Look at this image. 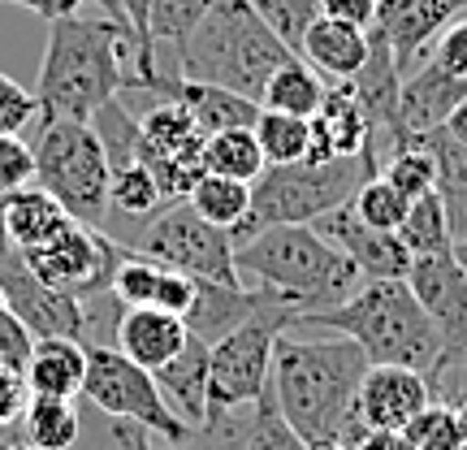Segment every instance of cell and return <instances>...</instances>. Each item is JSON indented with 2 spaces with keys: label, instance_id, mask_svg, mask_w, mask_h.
I'll use <instances>...</instances> for the list:
<instances>
[{
  "label": "cell",
  "instance_id": "57",
  "mask_svg": "<svg viewBox=\"0 0 467 450\" xmlns=\"http://www.w3.org/2000/svg\"><path fill=\"white\" fill-rule=\"evenodd\" d=\"M0 5H5V0H0Z\"/></svg>",
  "mask_w": 467,
  "mask_h": 450
},
{
  "label": "cell",
  "instance_id": "17",
  "mask_svg": "<svg viewBox=\"0 0 467 450\" xmlns=\"http://www.w3.org/2000/svg\"><path fill=\"white\" fill-rule=\"evenodd\" d=\"M143 91H151L156 100L182 104L186 113H191V121H195L203 134L255 126V117H260V104L247 100V96H238V91H230V87L195 83V78H182V74H156Z\"/></svg>",
  "mask_w": 467,
  "mask_h": 450
},
{
  "label": "cell",
  "instance_id": "2",
  "mask_svg": "<svg viewBox=\"0 0 467 450\" xmlns=\"http://www.w3.org/2000/svg\"><path fill=\"white\" fill-rule=\"evenodd\" d=\"M134 35L121 17H52L35 78L39 121H91L130 91Z\"/></svg>",
  "mask_w": 467,
  "mask_h": 450
},
{
  "label": "cell",
  "instance_id": "44",
  "mask_svg": "<svg viewBox=\"0 0 467 450\" xmlns=\"http://www.w3.org/2000/svg\"><path fill=\"white\" fill-rule=\"evenodd\" d=\"M35 342L39 338L22 325V320L5 308L0 312V368H14V372H22L26 368V360H31V351H35Z\"/></svg>",
  "mask_w": 467,
  "mask_h": 450
},
{
  "label": "cell",
  "instance_id": "14",
  "mask_svg": "<svg viewBox=\"0 0 467 450\" xmlns=\"http://www.w3.org/2000/svg\"><path fill=\"white\" fill-rule=\"evenodd\" d=\"M459 17H467V0H377V22L368 31L389 44L399 74H411L429 57L437 35Z\"/></svg>",
  "mask_w": 467,
  "mask_h": 450
},
{
  "label": "cell",
  "instance_id": "23",
  "mask_svg": "<svg viewBox=\"0 0 467 450\" xmlns=\"http://www.w3.org/2000/svg\"><path fill=\"white\" fill-rule=\"evenodd\" d=\"M299 57L317 69V74H329L337 83H347V78H355L368 61V31L320 14L317 22L307 26V35H303Z\"/></svg>",
  "mask_w": 467,
  "mask_h": 450
},
{
  "label": "cell",
  "instance_id": "48",
  "mask_svg": "<svg viewBox=\"0 0 467 450\" xmlns=\"http://www.w3.org/2000/svg\"><path fill=\"white\" fill-rule=\"evenodd\" d=\"M325 17L350 22V26H372L377 22V0H325Z\"/></svg>",
  "mask_w": 467,
  "mask_h": 450
},
{
  "label": "cell",
  "instance_id": "43",
  "mask_svg": "<svg viewBox=\"0 0 467 450\" xmlns=\"http://www.w3.org/2000/svg\"><path fill=\"white\" fill-rule=\"evenodd\" d=\"M429 61H433V66H441L446 74H454V78H463V83H467V17L451 22L446 31L437 35V44L429 48Z\"/></svg>",
  "mask_w": 467,
  "mask_h": 450
},
{
  "label": "cell",
  "instance_id": "24",
  "mask_svg": "<svg viewBox=\"0 0 467 450\" xmlns=\"http://www.w3.org/2000/svg\"><path fill=\"white\" fill-rule=\"evenodd\" d=\"M22 377L31 385V394H52V399L83 394L87 342H78V338H39L26 368H22Z\"/></svg>",
  "mask_w": 467,
  "mask_h": 450
},
{
  "label": "cell",
  "instance_id": "19",
  "mask_svg": "<svg viewBox=\"0 0 467 450\" xmlns=\"http://www.w3.org/2000/svg\"><path fill=\"white\" fill-rule=\"evenodd\" d=\"M467 83L446 74L441 66H433L429 57L420 61L411 74H402V91H399V121H402V143L411 134L437 131L446 126V117L463 104Z\"/></svg>",
  "mask_w": 467,
  "mask_h": 450
},
{
  "label": "cell",
  "instance_id": "11",
  "mask_svg": "<svg viewBox=\"0 0 467 450\" xmlns=\"http://www.w3.org/2000/svg\"><path fill=\"white\" fill-rule=\"evenodd\" d=\"M121 256H126V247L117 243L113 234L91 230L83 221H69L61 234H52L48 243L22 251V260L31 265L35 277H44L48 286L66 290L74 299L109 295Z\"/></svg>",
  "mask_w": 467,
  "mask_h": 450
},
{
  "label": "cell",
  "instance_id": "47",
  "mask_svg": "<svg viewBox=\"0 0 467 450\" xmlns=\"http://www.w3.org/2000/svg\"><path fill=\"white\" fill-rule=\"evenodd\" d=\"M9 5H22V9L39 14L44 22H52V17L78 14V5H83V0H9ZM96 5H104V9H109V17H121V5H117V0H96ZM121 22H126V17H121Z\"/></svg>",
  "mask_w": 467,
  "mask_h": 450
},
{
  "label": "cell",
  "instance_id": "25",
  "mask_svg": "<svg viewBox=\"0 0 467 450\" xmlns=\"http://www.w3.org/2000/svg\"><path fill=\"white\" fill-rule=\"evenodd\" d=\"M69 221L74 217H69L66 208L35 183L14 191V195H5V230H9L17 251H31L39 243H48L52 234H61Z\"/></svg>",
  "mask_w": 467,
  "mask_h": 450
},
{
  "label": "cell",
  "instance_id": "33",
  "mask_svg": "<svg viewBox=\"0 0 467 450\" xmlns=\"http://www.w3.org/2000/svg\"><path fill=\"white\" fill-rule=\"evenodd\" d=\"M255 139L265 152L268 165H299L307 161V143H312V117H290V113H273L260 109L255 117Z\"/></svg>",
  "mask_w": 467,
  "mask_h": 450
},
{
  "label": "cell",
  "instance_id": "31",
  "mask_svg": "<svg viewBox=\"0 0 467 450\" xmlns=\"http://www.w3.org/2000/svg\"><path fill=\"white\" fill-rule=\"evenodd\" d=\"M251 407H255V403H251ZM251 407L213 412L203 424L186 429L182 437H151V450H247Z\"/></svg>",
  "mask_w": 467,
  "mask_h": 450
},
{
  "label": "cell",
  "instance_id": "54",
  "mask_svg": "<svg viewBox=\"0 0 467 450\" xmlns=\"http://www.w3.org/2000/svg\"><path fill=\"white\" fill-rule=\"evenodd\" d=\"M312 450H350V446H342V442H329V446H312Z\"/></svg>",
  "mask_w": 467,
  "mask_h": 450
},
{
  "label": "cell",
  "instance_id": "28",
  "mask_svg": "<svg viewBox=\"0 0 467 450\" xmlns=\"http://www.w3.org/2000/svg\"><path fill=\"white\" fill-rule=\"evenodd\" d=\"M22 437L39 450H74L83 437V420L74 412L69 399H52V394H31L26 416H22Z\"/></svg>",
  "mask_w": 467,
  "mask_h": 450
},
{
  "label": "cell",
  "instance_id": "22",
  "mask_svg": "<svg viewBox=\"0 0 467 450\" xmlns=\"http://www.w3.org/2000/svg\"><path fill=\"white\" fill-rule=\"evenodd\" d=\"M208 364H213V347L203 342V338H186V347L161 364L151 377L161 385V394L165 403L173 407V416L182 420V424H203L208 420Z\"/></svg>",
  "mask_w": 467,
  "mask_h": 450
},
{
  "label": "cell",
  "instance_id": "46",
  "mask_svg": "<svg viewBox=\"0 0 467 450\" xmlns=\"http://www.w3.org/2000/svg\"><path fill=\"white\" fill-rule=\"evenodd\" d=\"M91 450H151V434L143 424H134V420L109 416V424L91 437Z\"/></svg>",
  "mask_w": 467,
  "mask_h": 450
},
{
  "label": "cell",
  "instance_id": "51",
  "mask_svg": "<svg viewBox=\"0 0 467 450\" xmlns=\"http://www.w3.org/2000/svg\"><path fill=\"white\" fill-rule=\"evenodd\" d=\"M451 407H454V416H459V429H463V442H467V390H459V394H454Z\"/></svg>",
  "mask_w": 467,
  "mask_h": 450
},
{
  "label": "cell",
  "instance_id": "13",
  "mask_svg": "<svg viewBox=\"0 0 467 450\" xmlns=\"http://www.w3.org/2000/svg\"><path fill=\"white\" fill-rule=\"evenodd\" d=\"M0 295L35 338H78L83 342L87 325H91V317L83 312V299L35 277L17 247L0 251Z\"/></svg>",
  "mask_w": 467,
  "mask_h": 450
},
{
  "label": "cell",
  "instance_id": "15",
  "mask_svg": "<svg viewBox=\"0 0 467 450\" xmlns=\"http://www.w3.org/2000/svg\"><path fill=\"white\" fill-rule=\"evenodd\" d=\"M312 225L364 273V282H399V277L411 273V260H416V256L407 251L399 230H372V225H364V221L355 217L350 204L317 217Z\"/></svg>",
  "mask_w": 467,
  "mask_h": 450
},
{
  "label": "cell",
  "instance_id": "29",
  "mask_svg": "<svg viewBox=\"0 0 467 450\" xmlns=\"http://www.w3.org/2000/svg\"><path fill=\"white\" fill-rule=\"evenodd\" d=\"M265 152H260V139L251 126H238V131H221L208 134L203 143V169L208 173H225V178H238V183H255L265 173Z\"/></svg>",
  "mask_w": 467,
  "mask_h": 450
},
{
  "label": "cell",
  "instance_id": "6",
  "mask_svg": "<svg viewBox=\"0 0 467 450\" xmlns=\"http://www.w3.org/2000/svg\"><path fill=\"white\" fill-rule=\"evenodd\" d=\"M381 173L377 161L359 152V156H337L329 165H265V173L251 183V208L247 217L230 230L234 247L255 238L260 230L273 225H312L317 217L334 213L359 191L364 178Z\"/></svg>",
  "mask_w": 467,
  "mask_h": 450
},
{
  "label": "cell",
  "instance_id": "41",
  "mask_svg": "<svg viewBox=\"0 0 467 450\" xmlns=\"http://www.w3.org/2000/svg\"><path fill=\"white\" fill-rule=\"evenodd\" d=\"M35 183V152L17 134H0V200Z\"/></svg>",
  "mask_w": 467,
  "mask_h": 450
},
{
  "label": "cell",
  "instance_id": "26",
  "mask_svg": "<svg viewBox=\"0 0 467 450\" xmlns=\"http://www.w3.org/2000/svg\"><path fill=\"white\" fill-rule=\"evenodd\" d=\"M416 143L433 152L437 161V195L446 200L454 217V238L463 234V208H467V143H459L446 126H437V131H424V134H411ZM407 139V143H411Z\"/></svg>",
  "mask_w": 467,
  "mask_h": 450
},
{
  "label": "cell",
  "instance_id": "50",
  "mask_svg": "<svg viewBox=\"0 0 467 450\" xmlns=\"http://www.w3.org/2000/svg\"><path fill=\"white\" fill-rule=\"evenodd\" d=\"M446 131H451L459 143H467V96H463V104H459V109L446 117Z\"/></svg>",
  "mask_w": 467,
  "mask_h": 450
},
{
  "label": "cell",
  "instance_id": "12",
  "mask_svg": "<svg viewBox=\"0 0 467 450\" xmlns=\"http://www.w3.org/2000/svg\"><path fill=\"white\" fill-rule=\"evenodd\" d=\"M407 286L441 334V377L451 368H467V273L459 268L454 251L416 256Z\"/></svg>",
  "mask_w": 467,
  "mask_h": 450
},
{
  "label": "cell",
  "instance_id": "34",
  "mask_svg": "<svg viewBox=\"0 0 467 450\" xmlns=\"http://www.w3.org/2000/svg\"><path fill=\"white\" fill-rule=\"evenodd\" d=\"M161 204H165V195H161V186H156V178H151V169L143 161L113 169V178H109V217L121 213V217L148 221Z\"/></svg>",
  "mask_w": 467,
  "mask_h": 450
},
{
  "label": "cell",
  "instance_id": "10",
  "mask_svg": "<svg viewBox=\"0 0 467 450\" xmlns=\"http://www.w3.org/2000/svg\"><path fill=\"white\" fill-rule=\"evenodd\" d=\"M83 399L113 420H134L143 424L151 437H182L191 424L173 416L165 403L161 385L148 368L126 360L117 347H96L87 342V377H83Z\"/></svg>",
  "mask_w": 467,
  "mask_h": 450
},
{
  "label": "cell",
  "instance_id": "8",
  "mask_svg": "<svg viewBox=\"0 0 467 450\" xmlns=\"http://www.w3.org/2000/svg\"><path fill=\"white\" fill-rule=\"evenodd\" d=\"M126 251H139L156 265L178 268L195 282H217V286H243L238 268H234V238L213 221H203L186 200H165L151 213Z\"/></svg>",
  "mask_w": 467,
  "mask_h": 450
},
{
  "label": "cell",
  "instance_id": "21",
  "mask_svg": "<svg viewBox=\"0 0 467 450\" xmlns=\"http://www.w3.org/2000/svg\"><path fill=\"white\" fill-rule=\"evenodd\" d=\"M268 303H282L273 290L260 286H217V282H195V303L186 312V330L195 338H203L208 347L225 338L230 330H238L243 320H251L255 312H265Z\"/></svg>",
  "mask_w": 467,
  "mask_h": 450
},
{
  "label": "cell",
  "instance_id": "16",
  "mask_svg": "<svg viewBox=\"0 0 467 450\" xmlns=\"http://www.w3.org/2000/svg\"><path fill=\"white\" fill-rule=\"evenodd\" d=\"M429 403H433V385L416 368L372 364L364 372V382H359V420H364V429L402 434Z\"/></svg>",
  "mask_w": 467,
  "mask_h": 450
},
{
  "label": "cell",
  "instance_id": "27",
  "mask_svg": "<svg viewBox=\"0 0 467 450\" xmlns=\"http://www.w3.org/2000/svg\"><path fill=\"white\" fill-rule=\"evenodd\" d=\"M320 100H325V83H320V74L307 66L303 57H290L285 66L273 69V78L265 83L260 109L290 113V117H317Z\"/></svg>",
  "mask_w": 467,
  "mask_h": 450
},
{
  "label": "cell",
  "instance_id": "1",
  "mask_svg": "<svg viewBox=\"0 0 467 450\" xmlns=\"http://www.w3.org/2000/svg\"><path fill=\"white\" fill-rule=\"evenodd\" d=\"M372 368L364 347L342 334L303 338L285 330L273 347V394L282 416L307 446H355L368 434L359 420V382Z\"/></svg>",
  "mask_w": 467,
  "mask_h": 450
},
{
  "label": "cell",
  "instance_id": "49",
  "mask_svg": "<svg viewBox=\"0 0 467 450\" xmlns=\"http://www.w3.org/2000/svg\"><path fill=\"white\" fill-rule=\"evenodd\" d=\"M350 450H411V442L402 434H394V429H368Z\"/></svg>",
  "mask_w": 467,
  "mask_h": 450
},
{
  "label": "cell",
  "instance_id": "30",
  "mask_svg": "<svg viewBox=\"0 0 467 450\" xmlns=\"http://www.w3.org/2000/svg\"><path fill=\"white\" fill-rule=\"evenodd\" d=\"M399 238L407 243L411 256L451 251L454 247V217H451V208H446V200H441L437 191L411 200V208H407V217H402V225H399Z\"/></svg>",
  "mask_w": 467,
  "mask_h": 450
},
{
  "label": "cell",
  "instance_id": "42",
  "mask_svg": "<svg viewBox=\"0 0 467 450\" xmlns=\"http://www.w3.org/2000/svg\"><path fill=\"white\" fill-rule=\"evenodd\" d=\"M39 117L35 91H26L22 83H14L9 74H0V134H22Z\"/></svg>",
  "mask_w": 467,
  "mask_h": 450
},
{
  "label": "cell",
  "instance_id": "45",
  "mask_svg": "<svg viewBox=\"0 0 467 450\" xmlns=\"http://www.w3.org/2000/svg\"><path fill=\"white\" fill-rule=\"evenodd\" d=\"M26 403H31V385H26V377L14 372V368H0V429L22 424Z\"/></svg>",
  "mask_w": 467,
  "mask_h": 450
},
{
  "label": "cell",
  "instance_id": "20",
  "mask_svg": "<svg viewBox=\"0 0 467 450\" xmlns=\"http://www.w3.org/2000/svg\"><path fill=\"white\" fill-rule=\"evenodd\" d=\"M186 338H191L186 320L165 308H126L113 325V347L148 372L169 364L186 347Z\"/></svg>",
  "mask_w": 467,
  "mask_h": 450
},
{
  "label": "cell",
  "instance_id": "35",
  "mask_svg": "<svg viewBox=\"0 0 467 450\" xmlns=\"http://www.w3.org/2000/svg\"><path fill=\"white\" fill-rule=\"evenodd\" d=\"M347 204L355 208V217L364 221V225H372V230H399L402 217H407V208H411V200H407L394 183H385L381 173L364 178L359 191H355Z\"/></svg>",
  "mask_w": 467,
  "mask_h": 450
},
{
  "label": "cell",
  "instance_id": "38",
  "mask_svg": "<svg viewBox=\"0 0 467 450\" xmlns=\"http://www.w3.org/2000/svg\"><path fill=\"white\" fill-rule=\"evenodd\" d=\"M247 5L265 17L268 26H273V35H277L290 52H299L307 26L325 14V0H247Z\"/></svg>",
  "mask_w": 467,
  "mask_h": 450
},
{
  "label": "cell",
  "instance_id": "5",
  "mask_svg": "<svg viewBox=\"0 0 467 450\" xmlns=\"http://www.w3.org/2000/svg\"><path fill=\"white\" fill-rule=\"evenodd\" d=\"M290 57L299 52L285 48L247 0H213L200 26L178 44V74L195 83L230 87L260 104L273 69L285 66Z\"/></svg>",
  "mask_w": 467,
  "mask_h": 450
},
{
  "label": "cell",
  "instance_id": "37",
  "mask_svg": "<svg viewBox=\"0 0 467 450\" xmlns=\"http://www.w3.org/2000/svg\"><path fill=\"white\" fill-rule=\"evenodd\" d=\"M247 450H312L299 434H295V424L282 416L277 394H273V382H268V390L255 399V407H251Z\"/></svg>",
  "mask_w": 467,
  "mask_h": 450
},
{
  "label": "cell",
  "instance_id": "18",
  "mask_svg": "<svg viewBox=\"0 0 467 450\" xmlns=\"http://www.w3.org/2000/svg\"><path fill=\"white\" fill-rule=\"evenodd\" d=\"M109 295L121 308H165V312L186 317L191 303H195V277L156 265V260L139 256V251H126L113 273V290Z\"/></svg>",
  "mask_w": 467,
  "mask_h": 450
},
{
  "label": "cell",
  "instance_id": "56",
  "mask_svg": "<svg viewBox=\"0 0 467 450\" xmlns=\"http://www.w3.org/2000/svg\"><path fill=\"white\" fill-rule=\"evenodd\" d=\"M0 208H5V200H0Z\"/></svg>",
  "mask_w": 467,
  "mask_h": 450
},
{
  "label": "cell",
  "instance_id": "36",
  "mask_svg": "<svg viewBox=\"0 0 467 450\" xmlns=\"http://www.w3.org/2000/svg\"><path fill=\"white\" fill-rule=\"evenodd\" d=\"M381 178L399 186L407 200L429 195V191H437V161H433V152L424 148V143H416V139H411V143H402V148L381 165Z\"/></svg>",
  "mask_w": 467,
  "mask_h": 450
},
{
  "label": "cell",
  "instance_id": "55",
  "mask_svg": "<svg viewBox=\"0 0 467 450\" xmlns=\"http://www.w3.org/2000/svg\"><path fill=\"white\" fill-rule=\"evenodd\" d=\"M463 234H467V208H463Z\"/></svg>",
  "mask_w": 467,
  "mask_h": 450
},
{
  "label": "cell",
  "instance_id": "40",
  "mask_svg": "<svg viewBox=\"0 0 467 450\" xmlns=\"http://www.w3.org/2000/svg\"><path fill=\"white\" fill-rule=\"evenodd\" d=\"M213 0H151V44H182L186 35L200 26V17L208 14Z\"/></svg>",
  "mask_w": 467,
  "mask_h": 450
},
{
  "label": "cell",
  "instance_id": "9",
  "mask_svg": "<svg viewBox=\"0 0 467 450\" xmlns=\"http://www.w3.org/2000/svg\"><path fill=\"white\" fill-rule=\"evenodd\" d=\"M299 325V312L290 303H268L265 312L243 320L238 330L213 342L208 364V416L251 407L273 382V347L285 330Z\"/></svg>",
  "mask_w": 467,
  "mask_h": 450
},
{
  "label": "cell",
  "instance_id": "32",
  "mask_svg": "<svg viewBox=\"0 0 467 450\" xmlns=\"http://www.w3.org/2000/svg\"><path fill=\"white\" fill-rule=\"evenodd\" d=\"M186 204L203 221H213L221 230H234L251 208V183H238V178H225V173H203L200 183L191 186Z\"/></svg>",
  "mask_w": 467,
  "mask_h": 450
},
{
  "label": "cell",
  "instance_id": "39",
  "mask_svg": "<svg viewBox=\"0 0 467 450\" xmlns=\"http://www.w3.org/2000/svg\"><path fill=\"white\" fill-rule=\"evenodd\" d=\"M402 437L411 442V450H467L454 407L451 403H437V399L402 429Z\"/></svg>",
  "mask_w": 467,
  "mask_h": 450
},
{
  "label": "cell",
  "instance_id": "4",
  "mask_svg": "<svg viewBox=\"0 0 467 450\" xmlns=\"http://www.w3.org/2000/svg\"><path fill=\"white\" fill-rule=\"evenodd\" d=\"M295 330H320L342 334L355 347H364L372 364H402L429 377L437 390L441 382V334L411 295L407 277L399 282H364L350 299H342L329 312L303 317Z\"/></svg>",
  "mask_w": 467,
  "mask_h": 450
},
{
  "label": "cell",
  "instance_id": "7",
  "mask_svg": "<svg viewBox=\"0 0 467 450\" xmlns=\"http://www.w3.org/2000/svg\"><path fill=\"white\" fill-rule=\"evenodd\" d=\"M35 186H44L52 200L74 221L91 230L109 225V152L91 121H39L35 134Z\"/></svg>",
  "mask_w": 467,
  "mask_h": 450
},
{
  "label": "cell",
  "instance_id": "3",
  "mask_svg": "<svg viewBox=\"0 0 467 450\" xmlns=\"http://www.w3.org/2000/svg\"><path fill=\"white\" fill-rule=\"evenodd\" d=\"M234 268L243 286L273 290L277 299L299 312V320L312 312H329L364 286V273L317 225L260 230L255 238L234 247Z\"/></svg>",
  "mask_w": 467,
  "mask_h": 450
},
{
  "label": "cell",
  "instance_id": "53",
  "mask_svg": "<svg viewBox=\"0 0 467 450\" xmlns=\"http://www.w3.org/2000/svg\"><path fill=\"white\" fill-rule=\"evenodd\" d=\"M0 450H39V446H31L26 437H14V442H0Z\"/></svg>",
  "mask_w": 467,
  "mask_h": 450
},
{
  "label": "cell",
  "instance_id": "52",
  "mask_svg": "<svg viewBox=\"0 0 467 450\" xmlns=\"http://www.w3.org/2000/svg\"><path fill=\"white\" fill-rule=\"evenodd\" d=\"M454 260H459V268H463V273H467V234H459V238H454Z\"/></svg>",
  "mask_w": 467,
  "mask_h": 450
}]
</instances>
